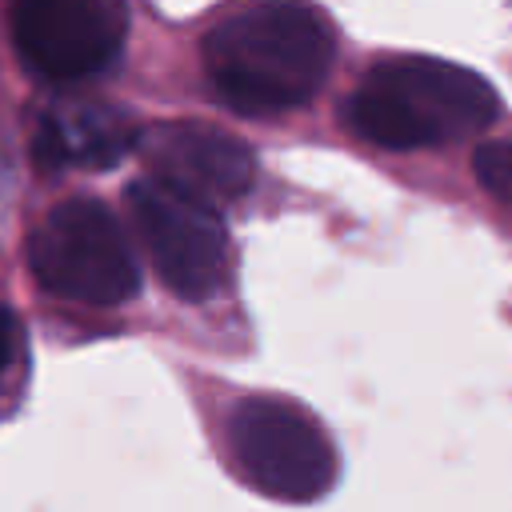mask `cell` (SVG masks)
<instances>
[{
  "instance_id": "8992f818",
  "label": "cell",
  "mask_w": 512,
  "mask_h": 512,
  "mask_svg": "<svg viewBox=\"0 0 512 512\" xmlns=\"http://www.w3.org/2000/svg\"><path fill=\"white\" fill-rule=\"evenodd\" d=\"M20 64L48 84H76L104 72L128 32L116 0H24L8 12Z\"/></svg>"
},
{
  "instance_id": "52a82bcc",
  "label": "cell",
  "mask_w": 512,
  "mask_h": 512,
  "mask_svg": "<svg viewBox=\"0 0 512 512\" xmlns=\"http://www.w3.org/2000/svg\"><path fill=\"white\" fill-rule=\"evenodd\" d=\"M140 156L152 180L208 208L240 200L256 180L252 148L240 136L212 124H192V120L156 124L140 136Z\"/></svg>"
},
{
  "instance_id": "ba28073f",
  "label": "cell",
  "mask_w": 512,
  "mask_h": 512,
  "mask_svg": "<svg viewBox=\"0 0 512 512\" xmlns=\"http://www.w3.org/2000/svg\"><path fill=\"white\" fill-rule=\"evenodd\" d=\"M128 148H140V132L104 104H56L40 116L32 140L44 168H112Z\"/></svg>"
},
{
  "instance_id": "7a4b0ae2",
  "label": "cell",
  "mask_w": 512,
  "mask_h": 512,
  "mask_svg": "<svg viewBox=\"0 0 512 512\" xmlns=\"http://www.w3.org/2000/svg\"><path fill=\"white\" fill-rule=\"evenodd\" d=\"M496 116L500 100L492 84L480 72L436 56H388L372 64L344 104L348 128L392 152L456 140Z\"/></svg>"
},
{
  "instance_id": "277c9868",
  "label": "cell",
  "mask_w": 512,
  "mask_h": 512,
  "mask_svg": "<svg viewBox=\"0 0 512 512\" xmlns=\"http://www.w3.org/2000/svg\"><path fill=\"white\" fill-rule=\"evenodd\" d=\"M228 452L236 472L264 496L304 504L332 488L336 448L328 432L292 400L244 396L228 412Z\"/></svg>"
},
{
  "instance_id": "3957f363",
  "label": "cell",
  "mask_w": 512,
  "mask_h": 512,
  "mask_svg": "<svg viewBox=\"0 0 512 512\" xmlns=\"http://www.w3.org/2000/svg\"><path fill=\"white\" fill-rule=\"evenodd\" d=\"M36 284L76 304H124L140 292V264L116 212L92 196L60 200L28 236Z\"/></svg>"
},
{
  "instance_id": "6da1fadb",
  "label": "cell",
  "mask_w": 512,
  "mask_h": 512,
  "mask_svg": "<svg viewBox=\"0 0 512 512\" xmlns=\"http://www.w3.org/2000/svg\"><path fill=\"white\" fill-rule=\"evenodd\" d=\"M332 52L336 36L324 12L272 0L232 12L204 36V72L232 112L272 116L316 96Z\"/></svg>"
},
{
  "instance_id": "9c48e42d",
  "label": "cell",
  "mask_w": 512,
  "mask_h": 512,
  "mask_svg": "<svg viewBox=\"0 0 512 512\" xmlns=\"http://www.w3.org/2000/svg\"><path fill=\"white\" fill-rule=\"evenodd\" d=\"M476 180L504 204H512V140H484L472 152Z\"/></svg>"
},
{
  "instance_id": "30bf717a",
  "label": "cell",
  "mask_w": 512,
  "mask_h": 512,
  "mask_svg": "<svg viewBox=\"0 0 512 512\" xmlns=\"http://www.w3.org/2000/svg\"><path fill=\"white\" fill-rule=\"evenodd\" d=\"M16 352H20V320L8 304H0V376L12 368Z\"/></svg>"
},
{
  "instance_id": "5b68a950",
  "label": "cell",
  "mask_w": 512,
  "mask_h": 512,
  "mask_svg": "<svg viewBox=\"0 0 512 512\" xmlns=\"http://www.w3.org/2000/svg\"><path fill=\"white\" fill-rule=\"evenodd\" d=\"M124 200L168 292L192 304L212 300L228 280V228L220 212L180 196L148 172L128 184Z\"/></svg>"
}]
</instances>
